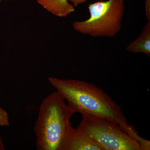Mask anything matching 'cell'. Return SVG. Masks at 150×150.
I'll return each instance as SVG.
<instances>
[{"instance_id": "9", "label": "cell", "mask_w": 150, "mask_h": 150, "mask_svg": "<svg viewBox=\"0 0 150 150\" xmlns=\"http://www.w3.org/2000/svg\"><path fill=\"white\" fill-rule=\"evenodd\" d=\"M145 10L148 21H150V0H145Z\"/></svg>"}, {"instance_id": "2", "label": "cell", "mask_w": 150, "mask_h": 150, "mask_svg": "<svg viewBox=\"0 0 150 150\" xmlns=\"http://www.w3.org/2000/svg\"><path fill=\"white\" fill-rule=\"evenodd\" d=\"M74 112L57 91L45 98L34 126L38 150H61Z\"/></svg>"}, {"instance_id": "3", "label": "cell", "mask_w": 150, "mask_h": 150, "mask_svg": "<svg viewBox=\"0 0 150 150\" xmlns=\"http://www.w3.org/2000/svg\"><path fill=\"white\" fill-rule=\"evenodd\" d=\"M88 9L89 18L73 23L76 31L92 37H112L121 30L124 0L98 1L90 4Z\"/></svg>"}, {"instance_id": "5", "label": "cell", "mask_w": 150, "mask_h": 150, "mask_svg": "<svg viewBox=\"0 0 150 150\" xmlns=\"http://www.w3.org/2000/svg\"><path fill=\"white\" fill-rule=\"evenodd\" d=\"M61 150H103L82 129L70 125Z\"/></svg>"}, {"instance_id": "11", "label": "cell", "mask_w": 150, "mask_h": 150, "mask_svg": "<svg viewBox=\"0 0 150 150\" xmlns=\"http://www.w3.org/2000/svg\"><path fill=\"white\" fill-rule=\"evenodd\" d=\"M5 150V146L4 141H3L2 138L0 135V150Z\"/></svg>"}, {"instance_id": "6", "label": "cell", "mask_w": 150, "mask_h": 150, "mask_svg": "<svg viewBox=\"0 0 150 150\" xmlns=\"http://www.w3.org/2000/svg\"><path fill=\"white\" fill-rule=\"evenodd\" d=\"M43 8L59 17H66L74 11V7L68 0H37Z\"/></svg>"}, {"instance_id": "12", "label": "cell", "mask_w": 150, "mask_h": 150, "mask_svg": "<svg viewBox=\"0 0 150 150\" xmlns=\"http://www.w3.org/2000/svg\"><path fill=\"white\" fill-rule=\"evenodd\" d=\"M2 1H11V0H0V3Z\"/></svg>"}, {"instance_id": "10", "label": "cell", "mask_w": 150, "mask_h": 150, "mask_svg": "<svg viewBox=\"0 0 150 150\" xmlns=\"http://www.w3.org/2000/svg\"><path fill=\"white\" fill-rule=\"evenodd\" d=\"M87 0H68L69 1L71 2L73 4V5L74 7H77L81 4H84L86 2ZM99 1L103 0H98Z\"/></svg>"}, {"instance_id": "7", "label": "cell", "mask_w": 150, "mask_h": 150, "mask_svg": "<svg viewBox=\"0 0 150 150\" xmlns=\"http://www.w3.org/2000/svg\"><path fill=\"white\" fill-rule=\"evenodd\" d=\"M129 52L143 53L150 56V21H148L142 30L141 35L126 48Z\"/></svg>"}, {"instance_id": "1", "label": "cell", "mask_w": 150, "mask_h": 150, "mask_svg": "<svg viewBox=\"0 0 150 150\" xmlns=\"http://www.w3.org/2000/svg\"><path fill=\"white\" fill-rule=\"evenodd\" d=\"M48 79L74 113L104 118L117 123L143 146L147 144L148 140L140 137L134 126L127 123L121 106L102 89L85 81L55 77Z\"/></svg>"}, {"instance_id": "4", "label": "cell", "mask_w": 150, "mask_h": 150, "mask_svg": "<svg viewBox=\"0 0 150 150\" xmlns=\"http://www.w3.org/2000/svg\"><path fill=\"white\" fill-rule=\"evenodd\" d=\"M78 127L103 150H145L142 144L117 123L104 118L85 115Z\"/></svg>"}, {"instance_id": "8", "label": "cell", "mask_w": 150, "mask_h": 150, "mask_svg": "<svg viewBox=\"0 0 150 150\" xmlns=\"http://www.w3.org/2000/svg\"><path fill=\"white\" fill-rule=\"evenodd\" d=\"M9 125L8 113L0 106V126H8Z\"/></svg>"}]
</instances>
